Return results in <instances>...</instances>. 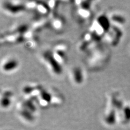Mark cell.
Listing matches in <instances>:
<instances>
[{"label": "cell", "instance_id": "6da1fadb", "mask_svg": "<svg viewBox=\"0 0 130 130\" xmlns=\"http://www.w3.org/2000/svg\"><path fill=\"white\" fill-rule=\"evenodd\" d=\"M42 58L52 72L57 75L61 74L62 72V66L54 59L52 52L48 51L44 52L42 54Z\"/></svg>", "mask_w": 130, "mask_h": 130}, {"label": "cell", "instance_id": "7a4b0ae2", "mask_svg": "<svg viewBox=\"0 0 130 130\" xmlns=\"http://www.w3.org/2000/svg\"><path fill=\"white\" fill-rule=\"evenodd\" d=\"M3 9L8 14L18 15L21 14L26 10L24 4H22L21 1H9L4 3Z\"/></svg>", "mask_w": 130, "mask_h": 130}, {"label": "cell", "instance_id": "3957f363", "mask_svg": "<svg viewBox=\"0 0 130 130\" xmlns=\"http://www.w3.org/2000/svg\"><path fill=\"white\" fill-rule=\"evenodd\" d=\"M122 35V32L118 28L113 26L111 27L109 29L104 35V37L106 39V40L109 41L112 45L117 44L118 42L119 39Z\"/></svg>", "mask_w": 130, "mask_h": 130}, {"label": "cell", "instance_id": "277c9868", "mask_svg": "<svg viewBox=\"0 0 130 130\" xmlns=\"http://www.w3.org/2000/svg\"><path fill=\"white\" fill-rule=\"evenodd\" d=\"M19 66L18 61L14 58H8L3 61L1 64L2 71L6 73H11L18 69Z\"/></svg>", "mask_w": 130, "mask_h": 130}, {"label": "cell", "instance_id": "5b68a950", "mask_svg": "<svg viewBox=\"0 0 130 130\" xmlns=\"http://www.w3.org/2000/svg\"><path fill=\"white\" fill-rule=\"evenodd\" d=\"M51 92L44 89L43 92L36 99L37 100L38 103L40 107L46 108L51 105Z\"/></svg>", "mask_w": 130, "mask_h": 130}, {"label": "cell", "instance_id": "8992f818", "mask_svg": "<svg viewBox=\"0 0 130 130\" xmlns=\"http://www.w3.org/2000/svg\"><path fill=\"white\" fill-rule=\"evenodd\" d=\"M71 76L73 81L77 85L82 84L84 80V74L82 69L80 67L73 68L71 72Z\"/></svg>", "mask_w": 130, "mask_h": 130}, {"label": "cell", "instance_id": "52a82bcc", "mask_svg": "<svg viewBox=\"0 0 130 130\" xmlns=\"http://www.w3.org/2000/svg\"><path fill=\"white\" fill-rule=\"evenodd\" d=\"M13 96V93L10 90L4 91L1 94V104L3 108L9 107L11 103V99Z\"/></svg>", "mask_w": 130, "mask_h": 130}, {"label": "cell", "instance_id": "ba28073f", "mask_svg": "<svg viewBox=\"0 0 130 130\" xmlns=\"http://www.w3.org/2000/svg\"><path fill=\"white\" fill-rule=\"evenodd\" d=\"M51 105L54 106H58L63 104L64 101V98L61 94L56 91H51Z\"/></svg>", "mask_w": 130, "mask_h": 130}, {"label": "cell", "instance_id": "9c48e42d", "mask_svg": "<svg viewBox=\"0 0 130 130\" xmlns=\"http://www.w3.org/2000/svg\"><path fill=\"white\" fill-rule=\"evenodd\" d=\"M64 24V20L60 16H54L52 18L51 25L52 27L56 30H61Z\"/></svg>", "mask_w": 130, "mask_h": 130}, {"label": "cell", "instance_id": "30bf717a", "mask_svg": "<svg viewBox=\"0 0 130 130\" xmlns=\"http://www.w3.org/2000/svg\"><path fill=\"white\" fill-rule=\"evenodd\" d=\"M52 53L54 59L60 65L62 66L65 63L66 61V53L53 50V51H52Z\"/></svg>", "mask_w": 130, "mask_h": 130}, {"label": "cell", "instance_id": "8fae6325", "mask_svg": "<svg viewBox=\"0 0 130 130\" xmlns=\"http://www.w3.org/2000/svg\"><path fill=\"white\" fill-rule=\"evenodd\" d=\"M36 10L39 14L42 15H45L49 13L51 10L49 8L47 3H45L43 2H38L37 7Z\"/></svg>", "mask_w": 130, "mask_h": 130}, {"label": "cell", "instance_id": "7c38bea8", "mask_svg": "<svg viewBox=\"0 0 130 130\" xmlns=\"http://www.w3.org/2000/svg\"><path fill=\"white\" fill-rule=\"evenodd\" d=\"M47 20L45 18L39 19L36 21H34L32 24V29L35 31L38 30H41L42 28L46 25Z\"/></svg>", "mask_w": 130, "mask_h": 130}, {"label": "cell", "instance_id": "4fadbf2b", "mask_svg": "<svg viewBox=\"0 0 130 130\" xmlns=\"http://www.w3.org/2000/svg\"><path fill=\"white\" fill-rule=\"evenodd\" d=\"M38 84H29L27 85L22 89V92L24 94L25 98H27L29 96L31 93L33 91L34 89L36 87Z\"/></svg>", "mask_w": 130, "mask_h": 130}, {"label": "cell", "instance_id": "5bb4252c", "mask_svg": "<svg viewBox=\"0 0 130 130\" xmlns=\"http://www.w3.org/2000/svg\"><path fill=\"white\" fill-rule=\"evenodd\" d=\"M25 41V43H24V45H25L26 47L27 48H29V49H32V48H34L38 44V40L37 38H36L35 36L34 38H32L31 39H29L24 41Z\"/></svg>", "mask_w": 130, "mask_h": 130}, {"label": "cell", "instance_id": "9a60e30c", "mask_svg": "<svg viewBox=\"0 0 130 130\" xmlns=\"http://www.w3.org/2000/svg\"><path fill=\"white\" fill-rule=\"evenodd\" d=\"M68 50V44L64 42H60L56 44L53 50L62 52L64 53H67Z\"/></svg>", "mask_w": 130, "mask_h": 130}, {"label": "cell", "instance_id": "2e32d148", "mask_svg": "<svg viewBox=\"0 0 130 130\" xmlns=\"http://www.w3.org/2000/svg\"><path fill=\"white\" fill-rule=\"evenodd\" d=\"M109 20H110V21H113V22L118 24H123L125 21V19L124 17L118 14H114L112 15L111 19H109Z\"/></svg>", "mask_w": 130, "mask_h": 130}, {"label": "cell", "instance_id": "e0dca14e", "mask_svg": "<svg viewBox=\"0 0 130 130\" xmlns=\"http://www.w3.org/2000/svg\"><path fill=\"white\" fill-rule=\"evenodd\" d=\"M38 2L37 1H27L24 4V7H25L26 10H36V7L38 6Z\"/></svg>", "mask_w": 130, "mask_h": 130}, {"label": "cell", "instance_id": "ac0fdd59", "mask_svg": "<svg viewBox=\"0 0 130 130\" xmlns=\"http://www.w3.org/2000/svg\"><path fill=\"white\" fill-rule=\"evenodd\" d=\"M59 1H50L47 2V5L50 8L51 10H54L56 9L57 7L58 6V3Z\"/></svg>", "mask_w": 130, "mask_h": 130}, {"label": "cell", "instance_id": "d6986e66", "mask_svg": "<svg viewBox=\"0 0 130 130\" xmlns=\"http://www.w3.org/2000/svg\"><path fill=\"white\" fill-rule=\"evenodd\" d=\"M124 113L125 116V117L127 118L128 119L130 118V108L126 107L124 108Z\"/></svg>", "mask_w": 130, "mask_h": 130}]
</instances>
